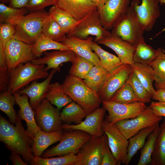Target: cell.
<instances>
[{"instance_id": "cell-1", "label": "cell", "mask_w": 165, "mask_h": 165, "mask_svg": "<svg viewBox=\"0 0 165 165\" xmlns=\"http://www.w3.org/2000/svg\"><path fill=\"white\" fill-rule=\"evenodd\" d=\"M18 115L15 126L0 116V140L11 151L20 155L27 163H30L35 157L32 146L33 139L23 127Z\"/></svg>"}, {"instance_id": "cell-2", "label": "cell", "mask_w": 165, "mask_h": 165, "mask_svg": "<svg viewBox=\"0 0 165 165\" xmlns=\"http://www.w3.org/2000/svg\"><path fill=\"white\" fill-rule=\"evenodd\" d=\"M49 15L43 9L9 18L2 23L9 22L14 26L15 32L13 38L32 45L41 34L44 22Z\"/></svg>"}, {"instance_id": "cell-3", "label": "cell", "mask_w": 165, "mask_h": 165, "mask_svg": "<svg viewBox=\"0 0 165 165\" xmlns=\"http://www.w3.org/2000/svg\"><path fill=\"white\" fill-rule=\"evenodd\" d=\"M62 85L66 94L72 101L80 106L87 114L99 108L102 103L98 94L82 79L67 75Z\"/></svg>"}, {"instance_id": "cell-4", "label": "cell", "mask_w": 165, "mask_h": 165, "mask_svg": "<svg viewBox=\"0 0 165 165\" xmlns=\"http://www.w3.org/2000/svg\"><path fill=\"white\" fill-rule=\"evenodd\" d=\"M136 1H132L126 13L118 20L112 31L134 46L144 40V30L135 10Z\"/></svg>"}, {"instance_id": "cell-5", "label": "cell", "mask_w": 165, "mask_h": 165, "mask_svg": "<svg viewBox=\"0 0 165 165\" xmlns=\"http://www.w3.org/2000/svg\"><path fill=\"white\" fill-rule=\"evenodd\" d=\"M45 67L44 64H35L31 62L20 65L10 72L7 90L13 94L32 81L46 78L49 74L45 70Z\"/></svg>"}, {"instance_id": "cell-6", "label": "cell", "mask_w": 165, "mask_h": 165, "mask_svg": "<svg viewBox=\"0 0 165 165\" xmlns=\"http://www.w3.org/2000/svg\"><path fill=\"white\" fill-rule=\"evenodd\" d=\"M111 33L101 25L98 10L88 14L77 21L66 37H74L82 39L87 38L89 35L95 36L94 41H99Z\"/></svg>"}, {"instance_id": "cell-7", "label": "cell", "mask_w": 165, "mask_h": 165, "mask_svg": "<svg viewBox=\"0 0 165 165\" xmlns=\"http://www.w3.org/2000/svg\"><path fill=\"white\" fill-rule=\"evenodd\" d=\"M92 138L90 134L79 130L67 131L63 133L60 142L44 152L41 156L47 158L67 155L71 153L75 154Z\"/></svg>"}, {"instance_id": "cell-8", "label": "cell", "mask_w": 165, "mask_h": 165, "mask_svg": "<svg viewBox=\"0 0 165 165\" xmlns=\"http://www.w3.org/2000/svg\"><path fill=\"white\" fill-rule=\"evenodd\" d=\"M162 119V117L155 115L148 106L136 117L121 120L114 124L128 140L141 129L159 124Z\"/></svg>"}, {"instance_id": "cell-9", "label": "cell", "mask_w": 165, "mask_h": 165, "mask_svg": "<svg viewBox=\"0 0 165 165\" xmlns=\"http://www.w3.org/2000/svg\"><path fill=\"white\" fill-rule=\"evenodd\" d=\"M102 103L108 113L105 120L112 124L121 120L134 118L141 113L147 107L145 103L140 101L121 104L103 101Z\"/></svg>"}, {"instance_id": "cell-10", "label": "cell", "mask_w": 165, "mask_h": 165, "mask_svg": "<svg viewBox=\"0 0 165 165\" xmlns=\"http://www.w3.org/2000/svg\"><path fill=\"white\" fill-rule=\"evenodd\" d=\"M34 110L36 122L41 130L47 132L62 130L60 111L46 99H44Z\"/></svg>"}, {"instance_id": "cell-11", "label": "cell", "mask_w": 165, "mask_h": 165, "mask_svg": "<svg viewBox=\"0 0 165 165\" xmlns=\"http://www.w3.org/2000/svg\"><path fill=\"white\" fill-rule=\"evenodd\" d=\"M33 45L14 38L7 43L5 53L9 73L20 65L31 62L36 58L32 51Z\"/></svg>"}, {"instance_id": "cell-12", "label": "cell", "mask_w": 165, "mask_h": 165, "mask_svg": "<svg viewBox=\"0 0 165 165\" xmlns=\"http://www.w3.org/2000/svg\"><path fill=\"white\" fill-rule=\"evenodd\" d=\"M102 128L107 136L109 146L118 165L125 164L127 156L128 140L114 124H111L106 120L103 122Z\"/></svg>"}, {"instance_id": "cell-13", "label": "cell", "mask_w": 165, "mask_h": 165, "mask_svg": "<svg viewBox=\"0 0 165 165\" xmlns=\"http://www.w3.org/2000/svg\"><path fill=\"white\" fill-rule=\"evenodd\" d=\"M106 111L103 106L99 107L87 114L85 119L80 123L64 124H62V129L66 131L79 130L88 133L92 137H101L104 133L102 126Z\"/></svg>"}, {"instance_id": "cell-14", "label": "cell", "mask_w": 165, "mask_h": 165, "mask_svg": "<svg viewBox=\"0 0 165 165\" xmlns=\"http://www.w3.org/2000/svg\"><path fill=\"white\" fill-rule=\"evenodd\" d=\"M132 71L131 65L123 64L110 72L102 90L98 94L102 101H109L126 82Z\"/></svg>"}, {"instance_id": "cell-15", "label": "cell", "mask_w": 165, "mask_h": 165, "mask_svg": "<svg viewBox=\"0 0 165 165\" xmlns=\"http://www.w3.org/2000/svg\"><path fill=\"white\" fill-rule=\"evenodd\" d=\"M130 0H107L102 8L98 10L101 25L106 29H112L129 7Z\"/></svg>"}, {"instance_id": "cell-16", "label": "cell", "mask_w": 165, "mask_h": 165, "mask_svg": "<svg viewBox=\"0 0 165 165\" xmlns=\"http://www.w3.org/2000/svg\"><path fill=\"white\" fill-rule=\"evenodd\" d=\"M102 146L101 137H92L77 154L73 165H101Z\"/></svg>"}, {"instance_id": "cell-17", "label": "cell", "mask_w": 165, "mask_h": 165, "mask_svg": "<svg viewBox=\"0 0 165 165\" xmlns=\"http://www.w3.org/2000/svg\"><path fill=\"white\" fill-rule=\"evenodd\" d=\"M158 0H137L135 10L144 31H148L153 28L160 15Z\"/></svg>"}, {"instance_id": "cell-18", "label": "cell", "mask_w": 165, "mask_h": 165, "mask_svg": "<svg viewBox=\"0 0 165 165\" xmlns=\"http://www.w3.org/2000/svg\"><path fill=\"white\" fill-rule=\"evenodd\" d=\"M97 43L112 50L123 64L132 65L134 63L133 60L134 46L116 34L111 32L109 35Z\"/></svg>"}, {"instance_id": "cell-19", "label": "cell", "mask_w": 165, "mask_h": 165, "mask_svg": "<svg viewBox=\"0 0 165 165\" xmlns=\"http://www.w3.org/2000/svg\"><path fill=\"white\" fill-rule=\"evenodd\" d=\"M57 71V70L52 69L48 76L43 81L38 82L37 80H35L30 85L18 92L21 95L25 94L28 96L29 98V103L34 110L46 98L51 80Z\"/></svg>"}, {"instance_id": "cell-20", "label": "cell", "mask_w": 165, "mask_h": 165, "mask_svg": "<svg viewBox=\"0 0 165 165\" xmlns=\"http://www.w3.org/2000/svg\"><path fill=\"white\" fill-rule=\"evenodd\" d=\"M76 54L71 50H56L50 52H44V56L33 60L31 62L37 65L45 64L44 70L47 71L50 69L60 71V65L68 62H71L74 60Z\"/></svg>"}, {"instance_id": "cell-21", "label": "cell", "mask_w": 165, "mask_h": 165, "mask_svg": "<svg viewBox=\"0 0 165 165\" xmlns=\"http://www.w3.org/2000/svg\"><path fill=\"white\" fill-rule=\"evenodd\" d=\"M56 6L69 13L77 21L98 10L90 0H56Z\"/></svg>"}, {"instance_id": "cell-22", "label": "cell", "mask_w": 165, "mask_h": 165, "mask_svg": "<svg viewBox=\"0 0 165 165\" xmlns=\"http://www.w3.org/2000/svg\"><path fill=\"white\" fill-rule=\"evenodd\" d=\"M13 94L15 99L16 103L20 108L18 115L21 120H24L26 123V130L33 139L36 134L41 129L36 122L34 110L28 101L29 97L25 94L21 95L18 92Z\"/></svg>"}, {"instance_id": "cell-23", "label": "cell", "mask_w": 165, "mask_h": 165, "mask_svg": "<svg viewBox=\"0 0 165 165\" xmlns=\"http://www.w3.org/2000/svg\"><path fill=\"white\" fill-rule=\"evenodd\" d=\"M93 38L89 36L86 39L74 37H66L61 43L68 47L76 55L85 58L94 65L100 64L98 56L92 51L91 44Z\"/></svg>"}, {"instance_id": "cell-24", "label": "cell", "mask_w": 165, "mask_h": 165, "mask_svg": "<svg viewBox=\"0 0 165 165\" xmlns=\"http://www.w3.org/2000/svg\"><path fill=\"white\" fill-rule=\"evenodd\" d=\"M63 137L62 130L47 132L39 130L33 138L32 149L34 156L41 157L46 149L53 144L60 141Z\"/></svg>"}, {"instance_id": "cell-25", "label": "cell", "mask_w": 165, "mask_h": 165, "mask_svg": "<svg viewBox=\"0 0 165 165\" xmlns=\"http://www.w3.org/2000/svg\"><path fill=\"white\" fill-rule=\"evenodd\" d=\"M109 72L100 64L94 65L83 80L90 88L99 94L108 78Z\"/></svg>"}, {"instance_id": "cell-26", "label": "cell", "mask_w": 165, "mask_h": 165, "mask_svg": "<svg viewBox=\"0 0 165 165\" xmlns=\"http://www.w3.org/2000/svg\"><path fill=\"white\" fill-rule=\"evenodd\" d=\"M45 98L59 111L72 101L65 92L62 84L57 82L50 84Z\"/></svg>"}, {"instance_id": "cell-27", "label": "cell", "mask_w": 165, "mask_h": 165, "mask_svg": "<svg viewBox=\"0 0 165 165\" xmlns=\"http://www.w3.org/2000/svg\"><path fill=\"white\" fill-rule=\"evenodd\" d=\"M157 125L141 129L128 139L127 156L125 165H128L138 151L142 148L145 143V140Z\"/></svg>"}, {"instance_id": "cell-28", "label": "cell", "mask_w": 165, "mask_h": 165, "mask_svg": "<svg viewBox=\"0 0 165 165\" xmlns=\"http://www.w3.org/2000/svg\"><path fill=\"white\" fill-rule=\"evenodd\" d=\"M133 71L144 86L152 95L156 90L153 86L155 80L153 70L149 64L134 63L131 65Z\"/></svg>"}, {"instance_id": "cell-29", "label": "cell", "mask_w": 165, "mask_h": 165, "mask_svg": "<svg viewBox=\"0 0 165 165\" xmlns=\"http://www.w3.org/2000/svg\"><path fill=\"white\" fill-rule=\"evenodd\" d=\"M71 50L61 42L54 41L46 36L42 33L39 35L33 45L32 51L36 58L39 57L46 51Z\"/></svg>"}, {"instance_id": "cell-30", "label": "cell", "mask_w": 165, "mask_h": 165, "mask_svg": "<svg viewBox=\"0 0 165 165\" xmlns=\"http://www.w3.org/2000/svg\"><path fill=\"white\" fill-rule=\"evenodd\" d=\"M91 47L98 56L100 64L108 72H112L123 64L118 56L104 50L94 41L92 42Z\"/></svg>"}, {"instance_id": "cell-31", "label": "cell", "mask_w": 165, "mask_h": 165, "mask_svg": "<svg viewBox=\"0 0 165 165\" xmlns=\"http://www.w3.org/2000/svg\"><path fill=\"white\" fill-rule=\"evenodd\" d=\"M87 114L79 105L72 101L64 107L60 114L62 122L69 124L73 123L77 124L81 123Z\"/></svg>"}, {"instance_id": "cell-32", "label": "cell", "mask_w": 165, "mask_h": 165, "mask_svg": "<svg viewBox=\"0 0 165 165\" xmlns=\"http://www.w3.org/2000/svg\"><path fill=\"white\" fill-rule=\"evenodd\" d=\"M134 46L133 60L135 63L149 64L156 56L157 50L146 43L144 40Z\"/></svg>"}, {"instance_id": "cell-33", "label": "cell", "mask_w": 165, "mask_h": 165, "mask_svg": "<svg viewBox=\"0 0 165 165\" xmlns=\"http://www.w3.org/2000/svg\"><path fill=\"white\" fill-rule=\"evenodd\" d=\"M160 127L152 155L151 165H165V118Z\"/></svg>"}, {"instance_id": "cell-34", "label": "cell", "mask_w": 165, "mask_h": 165, "mask_svg": "<svg viewBox=\"0 0 165 165\" xmlns=\"http://www.w3.org/2000/svg\"><path fill=\"white\" fill-rule=\"evenodd\" d=\"M49 13L66 35L70 32L77 21L69 13L56 6L51 7Z\"/></svg>"}, {"instance_id": "cell-35", "label": "cell", "mask_w": 165, "mask_h": 165, "mask_svg": "<svg viewBox=\"0 0 165 165\" xmlns=\"http://www.w3.org/2000/svg\"><path fill=\"white\" fill-rule=\"evenodd\" d=\"M42 33L48 38L59 42H62L66 37V34L49 14L44 22Z\"/></svg>"}, {"instance_id": "cell-36", "label": "cell", "mask_w": 165, "mask_h": 165, "mask_svg": "<svg viewBox=\"0 0 165 165\" xmlns=\"http://www.w3.org/2000/svg\"><path fill=\"white\" fill-rule=\"evenodd\" d=\"M160 130L159 124L148 136L141 150L140 157L137 165H146L150 163L155 141Z\"/></svg>"}, {"instance_id": "cell-37", "label": "cell", "mask_w": 165, "mask_h": 165, "mask_svg": "<svg viewBox=\"0 0 165 165\" xmlns=\"http://www.w3.org/2000/svg\"><path fill=\"white\" fill-rule=\"evenodd\" d=\"M127 82L131 87L138 101L145 104L151 101L152 94L142 85L133 71Z\"/></svg>"}, {"instance_id": "cell-38", "label": "cell", "mask_w": 165, "mask_h": 165, "mask_svg": "<svg viewBox=\"0 0 165 165\" xmlns=\"http://www.w3.org/2000/svg\"><path fill=\"white\" fill-rule=\"evenodd\" d=\"M15 103L13 94L8 90L0 92V110L7 116L10 122L14 124L17 115L14 108Z\"/></svg>"}, {"instance_id": "cell-39", "label": "cell", "mask_w": 165, "mask_h": 165, "mask_svg": "<svg viewBox=\"0 0 165 165\" xmlns=\"http://www.w3.org/2000/svg\"><path fill=\"white\" fill-rule=\"evenodd\" d=\"M76 157V155L73 153L56 157L35 156L30 164L32 165H73Z\"/></svg>"}, {"instance_id": "cell-40", "label": "cell", "mask_w": 165, "mask_h": 165, "mask_svg": "<svg viewBox=\"0 0 165 165\" xmlns=\"http://www.w3.org/2000/svg\"><path fill=\"white\" fill-rule=\"evenodd\" d=\"M72 63L69 72V75L82 79L86 78L94 65L88 60L77 55Z\"/></svg>"}, {"instance_id": "cell-41", "label": "cell", "mask_w": 165, "mask_h": 165, "mask_svg": "<svg viewBox=\"0 0 165 165\" xmlns=\"http://www.w3.org/2000/svg\"><path fill=\"white\" fill-rule=\"evenodd\" d=\"M157 50L156 56L149 64L154 72L155 85L161 84L165 80V55L161 48Z\"/></svg>"}, {"instance_id": "cell-42", "label": "cell", "mask_w": 165, "mask_h": 165, "mask_svg": "<svg viewBox=\"0 0 165 165\" xmlns=\"http://www.w3.org/2000/svg\"><path fill=\"white\" fill-rule=\"evenodd\" d=\"M109 101L121 104L138 101L131 87L127 81Z\"/></svg>"}, {"instance_id": "cell-43", "label": "cell", "mask_w": 165, "mask_h": 165, "mask_svg": "<svg viewBox=\"0 0 165 165\" xmlns=\"http://www.w3.org/2000/svg\"><path fill=\"white\" fill-rule=\"evenodd\" d=\"M28 10L26 7L15 8L8 6L4 3H1L0 4V23L9 18L25 15Z\"/></svg>"}, {"instance_id": "cell-44", "label": "cell", "mask_w": 165, "mask_h": 165, "mask_svg": "<svg viewBox=\"0 0 165 165\" xmlns=\"http://www.w3.org/2000/svg\"><path fill=\"white\" fill-rule=\"evenodd\" d=\"M102 159L101 165H118L109 146L107 137L105 134L102 136Z\"/></svg>"}, {"instance_id": "cell-45", "label": "cell", "mask_w": 165, "mask_h": 165, "mask_svg": "<svg viewBox=\"0 0 165 165\" xmlns=\"http://www.w3.org/2000/svg\"><path fill=\"white\" fill-rule=\"evenodd\" d=\"M10 73L5 56H0V91L7 90L9 82Z\"/></svg>"}, {"instance_id": "cell-46", "label": "cell", "mask_w": 165, "mask_h": 165, "mask_svg": "<svg viewBox=\"0 0 165 165\" xmlns=\"http://www.w3.org/2000/svg\"><path fill=\"white\" fill-rule=\"evenodd\" d=\"M56 0H30L25 7L30 12L44 9L47 6H56Z\"/></svg>"}, {"instance_id": "cell-47", "label": "cell", "mask_w": 165, "mask_h": 165, "mask_svg": "<svg viewBox=\"0 0 165 165\" xmlns=\"http://www.w3.org/2000/svg\"><path fill=\"white\" fill-rule=\"evenodd\" d=\"M149 106L155 115L165 118V102L152 101Z\"/></svg>"}, {"instance_id": "cell-48", "label": "cell", "mask_w": 165, "mask_h": 165, "mask_svg": "<svg viewBox=\"0 0 165 165\" xmlns=\"http://www.w3.org/2000/svg\"><path fill=\"white\" fill-rule=\"evenodd\" d=\"M9 159L14 165H27V164L21 158L20 155L17 153L11 151Z\"/></svg>"}, {"instance_id": "cell-49", "label": "cell", "mask_w": 165, "mask_h": 165, "mask_svg": "<svg viewBox=\"0 0 165 165\" xmlns=\"http://www.w3.org/2000/svg\"><path fill=\"white\" fill-rule=\"evenodd\" d=\"M30 0H9V6L21 8L25 7Z\"/></svg>"}, {"instance_id": "cell-50", "label": "cell", "mask_w": 165, "mask_h": 165, "mask_svg": "<svg viewBox=\"0 0 165 165\" xmlns=\"http://www.w3.org/2000/svg\"><path fill=\"white\" fill-rule=\"evenodd\" d=\"M152 98L158 101L165 102V90L162 89H157L152 95Z\"/></svg>"}, {"instance_id": "cell-51", "label": "cell", "mask_w": 165, "mask_h": 165, "mask_svg": "<svg viewBox=\"0 0 165 165\" xmlns=\"http://www.w3.org/2000/svg\"><path fill=\"white\" fill-rule=\"evenodd\" d=\"M97 6L98 10L101 9L107 0H90Z\"/></svg>"}, {"instance_id": "cell-52", "label": "cell", "mask_w": 165, "mask_h": 165, "mask_svg": "<svg viewBox=\"0 0 165 165\" xmlns=\"http://www.w3.org/2000/svg\"><path fill=\"white\" fill-rule=\"evenodd\" d=\"M155 86L157 89H162L165 90V80L161 84L155 85Z\"/></svg>"}, {"instance_id": "cell-53", "label": "cell", "mask_w": 165, "mask_h": 165, "mask_svg": "<svg viewBox=\"0 0 165 165\" xmlns=\"http://www.w3.org/2000/svg\"><path fill=\"white\" fill-rule=\"evenodd\" d=\"M2 3H5L9 2V0H0Z\"/></svg>"}, {"instance_id": "cell-54", "label": "cell", "mask_w": 165, "mask_h": 165, "mask_svg": "<svg viewBox=\"0 0 165 165\" xmlns=\"http://www.w3.org/2000/svg\"><path fill=\"white\" fill-rule=\"evenodd\" d=\"M161 4H165V0H158Z\"/></svg>"}, {"instance_id": "cell-55", "label": "cell", "mask_w": 165, "mask_h": 165, "mask_svg": "<svg viewBox=\"0 0 165 165\" xmlns=\"http://www.w3.org/2000/svg\"><path fill=\"white\" fill-rule=\"evenodd\" d=\"M162 50L163 52L164 53L165 55V51L163 49H162Z\"/></svg>"}]
</instances>
